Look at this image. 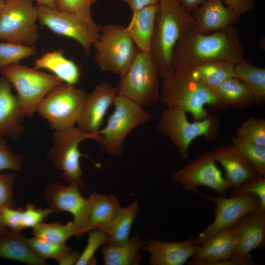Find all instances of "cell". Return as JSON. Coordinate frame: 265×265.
<instances>
[{
	"instance_id": "484cf974",
	"label": "cell",
	"mask_w": 265,
	"mask_h": 265,
	"mask_svg": "<svg viewBox=\"0 0 265 265\" xmlns=\"http://www.w3.org/2000/svg\"><path fill=\"white\" fill-rule=\"evenodd\" d=\"M0 258L28 265H46L31 250L21 231L8 230L0 235Z\"/></svg>"
},
{
	"instance_id": "44dd1931",
	"label": "cell",
	"mask_w": 265,
	"mask_h": 265,
	"mask_svg": "<svg viewBox=\"0 0 265 265\" xmlns=\"http://www.w3.org/2000/svg\"><path fill=\"white\" fill-rule=\"evenodd\" d=\"M12 85L0 76V136L16 139L23 133V116Z\"/></svg>"
},
{
	"instance_id": "681fc988",
	"label": "cell",
	"mask_w": 265,
	"mask_h": 265,
	"mask_svg": "<svg viewBox=\"0 0 265 265\" xmlns=\"http://www.w3.org/2000/svg\"><path fill=\"white\" fill-rule=\"evenodd\" d=\"M8 230L2 222L0 213V235Z\"/></svg>"
},
{
	"instance_id": "2e32d148",
	"label": "cell",
	"mask_w": 265,
	"mask_h": 265,
	"mask_svg": "<svg viewBox=\"0 0 265 265\" xmlns=\"http://www.w3.org/2000/svg\"><path fill=\"white\" fill-rule=\"evenodd\" d=\"M80 188L70 184L65 186L57 183L48 184L45 188V199L53 213L68 212L73 216L77 229V238L81 237L86 224L88 200L83 197Z\"/></svg>"
},
{
	"instance_id": "5bb4252c",
	"label": "cell",
	"mask_w": 265,
	"mask_h": 265,
	"mask_svg": "<svg viewBox=\"0 0 265 265\" xmlns=\"http://www.w3.org/2000/svg\"><path fill=\"white\" fill-rule=\"evenodd\" d=\"M197 193L201 196L213 202L215 209V218L212 223L194 238L197 246L215 234L232 227L246 215L256 212L261 205L259 197L253 194L227 198L226 196L208 195L199 191Z\"/></svg>"
},
{
	"instance_id": "52a82bcc",
	"label": "cell",
	"mask_w": 265,
	"mask_h": 265,
	"mask_svg": "<svg viewBox=\"0 0 265 265\" xmlns=\"http://www.w3.org/2000/svg\"><path fill=\"white\" fill-rule=\"evenodd\" d=\"M93 46L95 62L99 69L120 77L127 72L138 52L125 27L115 24L102 26Z\"/></svg>"
},
{
	"instance_id": "9a60e30c",
	"label": "cell",
	"mask_w": 265,
	"mask_h": 265,
	"mask_svg": "<svg viewBox=\"0 0 265 265\" xmlns=\"http://www.w3.org/2000/svg\"><path fill=\"white\" fill-rule=\"evenodd\" d=\"M236 239L233 255L217 265H255L258 264L250 253L265 245V213L253 212L246 215L233 227Z\"/></svg>"
},
{
	"instance_id": "ab89813d",
	"label": "cell",
	"mask_w": 265,
	"mask_h": 265,
	"mask_svg": "<svg viewBox=\"0 0 265 265\" xmlns=\"http://www.w3.org/2000/svg\"><path fill=\"white\" fill-rule=\"evenodd\" d=\"M98 0H55L57 9L64 12L92 17L91 6Z\"/></svg>"
},
{
	"instance_id": "bcb514c9",
	"label": "cell",
	"mask_w": 265,
	"mask_h": 265,
	"mask_svg": "<svg viewBox=\"0 0 265 265\" xmlns=\"http://www.w3.org/2000/svg\"><path fill=\"white\" fill-rule=\"evenodd\" d=\"M80 255V254L78 251H71L58 263L60 265H76L79 260Z\"/></svg>"
},
{
	"instance_id": "4316f807",
	"label": "cell",
	"mask_w": 265,
	"mask_h": 265,
	"mask_svg": "<svg viewBox=\"0 0 265 265\" xmlns=\"http://www.w3.org/2000/svg\"><path fill=\"white\" fill-rule=\"evenodd\" d=\"M208 88L224 106L241 109L256 104L254 96L248 87L236 77Z\"/></svg>"
},
{
	"instance_id": "83f0119b",
	"label": "cell",
	"mask_w": 265,
	"mask_h": 265,
	"mask_svg": "<svg viewBox=\"0 0 265 265\" xmlns=\"http://www.w3.org/2000/svg\"><path fill=\"white\" fill-rule=\"evenodd\" d=\"M235 65L226 61L213 60L200 63L186 72L204 85L211 87L235 78Z\"/></svg>"
},
{
	"instance_id": "d6a6232c",
	"label": "cell",
	"mask_w": 265,
	"mask_h": 265,
	"mask_svg": "<svg viewBox=\"0 0 265 265\" xmlns=\"http://www.w3.org/2000/svg\"><path fill=\"white\" fill-rule=\"evenodd\" d=\"M26 242L33 253L44 261L53 259L58 263L72 251L71 247L65 244L53 242L34 236L26 238Z\"/></svg>"
},
{
	"instance_id": "277c9868",
	"label": "cell",
	"mask_w": 265,
	"mask_h": 265,
	"mask_svg": "<svg viewBox=\"0 0 265 265\" xmlns=\"http://www.w3.org/2000/svg\"><path fill=\"white\" fill-rule=\"evenodd\" d=\"M0 72L14 87L24 117H32L46 96L63 82L52 74L19 64L1 68Z\"/></svg>"
},
{
	"instance_id": "f6af8a7d",
	"label": "cell",
	"mask_w": 265,
	"mask_h": 265,
	"mask_svg": "<svg viewBox=\"0 0 265 265\" xmlns=\"http://www.w3.org/2000/svg\"><path fill=\"white\" fill-rule=\"evenodd\" d=\"M126 3L131 8L132 12L144 7L159 4L162 0H119Z\"/></svg>"
},
{
	"instance_id": "7bdbcfd3",
	"label": "cell",
	"mask_w": 265,
	"mask_h": 265,
	"mask_svg": "<svg viewBox=\"0 0 265 265\" xmlns=\"http://www.w3.org/2000/svg\"><path fill=\"white\" fill-rule=\"evenodd\" d=\"M24 209L22 208L5 207L0 209V213L3 223L9 230L21 231L22 216Z\"/></svg>"
},
{
	"instance_id": "7a4b0ae2",
	"label": "cell",
	"mask_w": 265,
	"mask_h": 265,
	"mask_svg": "<svg viewBox=\"0 0 265 265\" xmlns=\"http://www.w3.org/2000/svg\"><path fill=\"white\" fill-rule=\"evenodd\" d=\"M193 25L191 13L179 0H162L159 3L150 53L162 79L173 72L172 56L175 46L184 32Z\"/></svg>"
},
{
	"instance_id": "f907efd6",
	"label": "cell",
	"mask_w": 265,
	"mask_h": 265,
	"mask_svg": "<svg viewBox=\"0 0 265 265\" xmlns=\"http://www.w3.org/2000/svg\"><path fill=\"white\" fill-rule=\"evenodd\" d=\"M4 4V0H0V14L1 12Z\"/></svg>"
},
{
	"instance_id": "4dcf8cb0",
	"label": "cell",
	"mask_w": 265,
	"mask_h": 265,
	"mask_svg": "<svg viewBox=\"0 0 265 265\" xmlns=\"http://www.w3.org/2000/svg\"><path fill=\"white\" fill-rule=\"evenodd\" d=\"M236 78L244 82L253 93L256 104L265 102V69L243 59L235 65Z\"/></svg>"
},
{
	"instance_id": "7c38bea8",
	"label": "cell",
	"mask_w": 265,
	"mask_h": 265,
	"mask_svg": "<svg viewBox=\"0 0 265 265\" xmlns=\"http://www.w3.org/2000/svg\"><path fill=\"white\" fill-rule=\"evenodd\" d=\"M33 0H4L0 14V40L35 46L39 26Z\"/></svg>"
},
{
	"instance_id": "d6986e66",
	"label": "cell",
	"mask_w": 265,
	"mask_h": 265,
	"mask_svg": "<svg viewBox=\"0 0 265 265\" xmlns=\"http://www.w3.org/2000/svg\"><path fill=\"white\" fill-rule=\"evenodd\" d=\"M212 151L215 161L224 169V178L230 188L245 183L257 175L253 166L232 144L217 146Z\"/></svg>"
},
{
	"instance_id": "8fae6325",
	"label": "cell",
	"mask_w": 265,
	"mask_h": 265,
	"mask_svg": "<svg viewBox=\"0 0 265 265\" xmlns=\"http://www.w3.org/2000/svg\"><path fill=\"white\" fill-rule=\"evenodd\" d=\"M38 21L57 35L74 39L88 55L91 48L99 37L102 26L92 17L71 14L40 4L36 5Z\"/></svg>"
},
{
	"instance_id": "d4e9b609",
	"label": "cell",
	"mask_w": 265,
	"mask_h": 265,
	"mask_svg": "<svg viewBox=\"0 0 265 265\" xmlns=\"http://www.w3.org/2000/svg\"><path fill=\"white\" fill-rule=\"evenodd\" d=\"M37 69H46L63 82L75 85L79 83L81 73L77 64L68 58L61 50L45 53L34 62Z\"/></svg>"
},
{
	"instance_id": "f35d334b",
	"label": "cell",
	"mask_w": 265,
	"mask_h": 265,
	"mask_svg": "<svg viewBox=\"0 0 265 265\" xmlns=\"http://www.w3.org/2000/svg\"><path fill=\"white\" fill-rule=\"evenodd\" d=\"M24 156L13 153L3 136H0V171L9 170L19 171L21 169Z\"/></svg>"
},
{
	"instance_id": "60d3db41",
	"label": "cell",
	"mask_w": 265,
	"mask_h": 265,
	"mask_svg": "<svg viewBox=\"0 0 265 265\" xmlns=\"http://www.w3.org/2000/svg\"><path fill=\"white\" fill-rule=\"evenodd\" d=\"M53 213L52 210L49 208L44 209L36 208L34 204H27L22 213L23 229L33 228L43 222L45 218Z\"/></svg>"
},
{
	"instance_id": "b9f144b4",
	"label": "cell",
	"mask_w": 265,
	"mask_h": 265,
	"mask_svg": "<svg viewBox=\"0 0 265 265\" xmlns=\"http://www.w3.org/2000/svg\"><path fill=\"white\" fill-rule=\"evenodd\" d=\"M15 178L13 173H0V209L15 207L13 191Z\"/></svg>"
},
{
	"instance_id": "9c48e42d",
	"label": "cell",
	"mask_w": 265,
	"mask_h": 265,
	"mask_svg": "<svg viewBox=\"0 0 265 265\" xmlns=\"http://www.w3.org/2000/svg\"><path fill=\"white\" fill-rule=\"evenodd\" d=\"M86 139L95 140L100 144L101 136L85 133L76 126L53 131V145L46 155L55 168L61 172L62 177L80 188L84 187L80 164V158L83 155L80 152L79 146Z\"/></svg>"
},
{
	"instance_id": "7dc6e473",
	"label": "cell",
	"mask_w": 265,
	"mask_h": 265,
	"mask_svg": "<svg viewBox=\"0 0 265 265\" xmlns=\"http://www.w3.org/2000/svg\"><path fill=\"white\" fill-rule=\"evenodd\" d=\"M207 0H179L182 6L191 13Z\"/></svg>"
},
{
	"instance_id": "3957f363",
	"label": "cell",
	"mask_w": 265,
	"mask_h": 265,
	"mask_svg": "<svg viewBox=\"0 0 265 265\" xmlns=\"http://www.w3.org/2000/svg\"><path fill=\"white\" fill-rule=\"evenodd\" d=\"M160 100L167 106L177 107L190 113L196 121L208 115L205 105L216 108L224 106L207 86L189 72L174 71L162 79Z\"/></svg>"
},
{
	"instance_id": "c3c4849f",
	"label": "cell",
	"mask_w": 265,
	"mask_h": 265,
	"mask_svg": "<svg viewBox=\"0 0 265 265\" xmlns=\"http://www.w3.org/2000/svg\"><path fill=\"white\" fill-rule=\"evenodd\" d=\"M35 1L37 3L41 4L42 5L53 8L57 9L56 5L55 3V0H33Z\"/></svg>"
},
{
	"instance_id": "74e56055",
	"label": "cell",
	"mask_w": 265,
	"mask_h": 265,
	"mask_svg": "<svg viewBox=\"0 0 265 265\" xmlns=\"http://www.w3.org/2000/svg\"><path fill=\"white\" fill-rule=\"evenodd\" d=\"M230 196H238L246 194H253L260 200L259 209L254 212L257 213H265V177L257 175L251 180L237 187L230 188Z\"/></svg>"
},
{
	"instance_id": "6da1fadb",
	"label": "cell",
	"mask_w": 265,
	"mask_h": 265,
	"mask_svg": "<svg viewBox=\"0 0 265 265\" xmlns=\"http://www.w3.org/2000/svg\"><path fill=\"white\" fill-rule=\"evenodd\" d=\"M243 50L232 26L209 33L200 32L195 25L183 34L172 56L173 72H186L204 62L220 60L236 64L243 59Z\"/></svg>"
},
{
	"instance_id": "cb8c5ba5",
	"label": "cell",
	"mask_w": 265,
	"mask_h": 265,
	"mask_svg": "<svg viewBox=\"0 0 265 265\" xmlns=\"http://www.w3.org/2000/svg\"><path fill=\"white\" fill-rule=\"evenodd\" d=\"M87 220L82 235L92 230L104 231L121 208L117 199L113 195L92 193L88 197Z\"/></svg>"
},
{
	"instance_id": "8d00e7d4",
	"label": "cell",
	"mask_w": 265,
	"mask_h": 265,
	"mask_svg": "<svg viewBox=\"0 0 265 265\" xmlns=\"http://www.w3.org/2000/svg\"><path fill=\"white\" fill-rule=\"evenodd\" d=\"M108 241V236L105 232L97 229L89 231L86 245L76 265H95L96 251L101 246L107 244Z\"/></svg>"
},
{
	"instance_id": "f546056e",
	"label": "cell",
	"mask_w": 265,
	"mask_h": 265,
	"mask_svg": "<svg viewBox=\"0 0 265 265\" xmlns=\"http://www.w3.org/2000/svg\"><path fill=\"white\" fill-rule=\"evenodd\" d=\"M146 241L135 235L121 245L107 244L103 246L102 253L106 265H131L139 263V252Z\"/></svg>"
},
{
	"instance_id": "f1b7e54d",
	"label": "cell",
	"mask_w": 265,
	"mask_h": 265,
	"mask_svg": "<svg viewBox=\"0 0 265 265\" xmlns=\"http://www.w3.org/2000/svg\"><path fill=\"white\" fill-rule=\"evenodd\" d=\"M138 212L137 200L127 207H121L116 216L104 231L108 236L107 244L121 245L129 240L130 231Z\"/></svg>"
},
{
	"instance_id": "e0dca14e",
	"label": "cell",
	"mask_w": 265,
	"mask_h": 265,
	"mask_svg": "<svg viewBox=\"0 0 265 265\" xmlns=\"http://www.w3.org/2000/svg\"><path fill=\"white\" fill-rule=\"evenodd\" d=\"M117 96L115 87L109 83L103 82L97 84L87 94L78 128L85 133L99 134L107 111L114 105Z\"/></svg>"
},
{
	"instance_id": "30bf717a",
	"label": "cell",
	"mask_w": 265,
	"mask_h": 265,
	"mask_svg": "<svg viewBox=\"0 0 265 265\" xmlns=\"http://www.w3.org/2000/svg\"><path fill=\"white\" fill-rule=\"evenodd\" d=\"M113 105L114 110L99 134L106 153L121 156L127 136L136 127L150 121L152 116L142 106L123 96L117 95Z\"/></svg>"
},
{
	"instance_id": "7402d4cb",
	"label": "cell",
	"mask_w": 265,
	"mask_h": 265,
	"mask_svg": "<svg viewBox=\"0 0 265 265\" xmlns=\"http://www.w3.org/2000/svg\"><path fill=\"white\" fill-rule=\"evenodd\" d=\"M191 14L196 28L202 33L224 29L239 20L222 0H207Z\"/></svg>"
},
{
	"instance_id": "e575fe53",
	"label": "cell",
	"mask_w": 265,
	"mask_h": 265,
	"mask_svg": "<svg viewBox=\"0 0 265 265\" xmlns=\"http://www.w3.org/2000/svg\"><path fill=\"white\" fill-rule=\"evenodd\" d=\"M35 46L10 42H0V69L19 64L20 60L35 55Z\"/></svg>"
},
{
	"instance_id": "ac0fdd59",
	"label": "cell",
	"mask_w": 265,
	"mask_h": 265,
	"mask_svg": "<svg viewBox=\"0 0 265 265\" xmlns=\"http://www.w3.org/2000/svg\"><path fill=\"white\" fill-rule=\"evenodd\" d=\"M236 239L233 228L219 232L198 245L188 264L217 265L233 255Z\"/></svg>"
},
{
	"instance_id": "ee69618b",
	"label": "cell",
	"mask_w": 265,
	"mask_h": 265,
	"mask_svg": "<svg viewBox=\"0 0 265 265\" xmlns=\"http://www.w3.org/2000/svg\"><path fill=\"white\" fill-rule=\"evenodd\" d=\"M222 0L238 19L242 15L248 13L253 9L255 2V0Z\"/></svg>"
},
{
	"instance_id": "ba28073f",
	"label": "cell",
	"mask_w": 265,
	"mask_h": 265,
	"mask_svg": "<svg viewBox=\"0 0 265 265\" xmlns=\"http://www.w3.org/2000/svg\"><path fill=\"white\" fill-rule=\"evenodd\" d=\"M87 94L82 88L62 82L46 96L36 113L53 131L75 126L82 114Z\"/></svg>"
},
{
	"instance_id": "8992f818",
	"label": "cell",
	"mask_w": 265,
	"mask_h": 265,
	"mask_svg": "<svg viewBox=\"0 0 265 265\" xmlns=\"http://www.w3.org/2000/svg\"><path fill=\"white\" fill-rule=\"evenodd\" d=\"M159 77L158 68L151 54L138 51L115 87L117 94L141 106L155 105L160 100Z\"/></svg>"
},
{
	"instance_id": "4fadbf2b",
	"label": "cell",
	"mask_w": 265,
	"mask_h": 265,
	"mask_svg": "<svg viewBox=\"0 0 265 265\" xmlns=\"http://www.w3.org/2000/svg\"><path fill=\"white\" fill-rule=\"evenodd\" d=\"M212 151L207 150L195 159L171 174L173 181L185 191L198 192L206 186L214 190L217 196L225 197L230 188L215 163Z\"/></svg>"
},
{
	"instance_id": "836d02e7",
	"label": "cell",
	"mask_w": 265,
	"mask_h": 265,
	"mask_svg": "<svg viewBox=\"0 0 265 265\" xmlns=\"http://www.w3.org/2000/svg\"><path fill=\"white\" fill-rule=\"evenodd\" d=\"M232 145L253 166L257 175L265 177V146L232 136Z\"/></svg>"
},
{
	"instance_id": "d590c367",
	"label": "cell",
	"mask_w": 265,
	"mask_h": 265,
	"mask_svg": "<svg viewBox=\"0 0 265 265\" xmlns=\"http://www.w3.org/2000/svg\"><path fill=\"white\" fill-rule=\"evenodd\" d=\"M235 136L243 140L265 146V120L250 117L235 130Z\"/></svg>"
},
{
	"instance_id": "603a6c76",
	"label": "cell",
	"mask_w": 265,
	"mask_h": 265,
	"mask_svg": "<svg viewBox=\"0 0 265 265\" xmlns=\"http://www.w3.org/2000/svg\"><path fill=\"white\" fill-rule=\"evenodd\" d=\"M159 4L132 11L125 29L139 52L150 53Z\"/></svg>"
},
{
	"instance_id": "ffe728a7",
	"label": "cell",
	"mask_w": 265,
	"mask_h": 265,
	"mask_svg": "<svg viewBox=\"0 0 265 265\" xmlns=\"http://www.w3.org/2000/svg\"><path fill=\"white\" fill-rule=\"evenodd\" d=\"M197 247L193 237L177 242L148 238L143 249L149 253L152 265H183L192 257Z\"/></svg>"
},
{
	"instance_id": "1f68e13d",
	"label": "cell",
	"mask_w": 265,
	"mask_h": 265,
	"mask_svg": "<svg viewBox=\"0 0 265 265\" xmlns=\"http://www.w3.org/2000/svg\"><path fill=\"white\" fill-rule=\"evenodd\" d=\"M77 229L73 221L62 224L58 222H42L32 228V234L53 242L65 244L70 238L77 235Z\"/></svg>"
},
{
	"instance_id": "5b68a950",
	"label": "cell",
	"mask_w": 265,
	"mask_h": 265,
	"mask_svg": "<svg viewBox=\"0 0 265 265\" xmlns=\"http://www.w3.org/2000/svg\"><path fill=\"white\" fill-rule=\"evenodd\" d=\"M186 113L177 107L167 106L161 114L157 126L159 132L169 138L184 159L189 157L192 141L202 135L213 139L219 129V121L216 116L208 114L202 120L190 122Z\"/></svg>"
}]
</instances>
